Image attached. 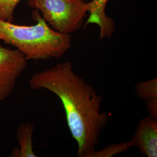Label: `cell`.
<instances>
[{
    "instance_id": "5b68a950",
    "label": "cell",
    "mask_w": 157,
    "mask_h": 157,
    "mask_svg": "<svg viewBox=\"0 0 157 157\" xmlns=\"http://www.w3.org/2000/svg\"><path fill=\"white\" fill-rule=\"evenodd\" d=\"M147 157H157V120L149 117L142 118L130 140Z\"/></svg>"
},
{
    "instance_id": "30bf717a",
    "label": "cell",
    "mask_w": 157,
    "mask_h": 157,
    "mask_svg": "<svg viewBox=\"0 0 157 157\" xmlns=\"http://www.w3.org/2000/svg\"><path fill=\"white\" fill-rule=\"evenodd\" d=\"M21 0H0V19L10 22L13 21V13Z\"/></svg>"
},
{
    "instance_id": "3957f363",
    "label": "cell",
    "mask_w": 157,
    "mask_h": 157,
    "mask_svg": "<svg viewBox=\"0 0 157 157\" xmlns=\"http://www.w3.org/2000/svg\"><path fill=\"white\" fill-rule=\"evenodd\" d=\"M28 6L41 11L51 28L66 34L82 28L88 13L87 2L78 0H29Z\"/></svg>"
},
{
    "instance_id": "ba28073f",
    "label": "cell",
    "mask_w": 157,
    "mask_h": 157,
    "mask_svg": "<svg viewBox=\"0 0 157 157\" xmlns=\"http://www.w3.org/2000/svg\"><path fill=\"white\" fill-rule=\"evenodd\" d=\"M135 91L136 95L143 101L157 99V79L152 78L141 81L136 84Z\"/></svg>"
},
{
    "instance_id": "8992f818",
    "label": "cell",
    "mask_w": 157,
    "mask_h": 157,
    "mask_svg": "<svg viewBox=\"0 0 157 157\" xmlns=\"http://www.w3.org/2000/svg\"><path fill=\"white\" fill-rule=\"evenodd\" d=\"M109 0H92L87 2L89 16L85 25L94 24L100 29L99 39L111 38L115 30V25L111 17L105 12V8Z\"/></svg>"
},
{
    "instance_id": "277c9868",
    "label": "cell",
    "mask_w": 157,
    "mask_h": 157,
    "mask_svg": "<svg viewBox=\"0 0 157 157\" xmlns=\"http://www.w3.org/2000/svg\"><path fill=\"white\" fill-rule=\"evenodd\" d=\"M28 66V60L18 50L0 45V101L11 95L17 80Z\"/></svg>"
},
{
    "instance_id": "8fae6325",
    "label": "cell",
    "mask_w": 157,
    "mask_h": 157,
    "mask_svg": "<svg viewBox=\"0 0 157 157\" xmlns=\"http://www.w3.org/2000/svg\"><path fill=\"white\" fill-rule=\"evenodd\" d=\"M146 108L149 117L157 120V99H152L145 101Z\"/></svg>"
},
{
    "instance_id": "52a82bcc",
    "label": "cell",
    "mask_w": 157,
    "mask_h": 157,
    "mask_svg": "<svg viewBox=\"0 0 157 157\" xmlns=\"http://www.w3.org/2000/svg\"><path fill=\"white\" fill-rule=\"evenodd\" d=\"M34 125L32 123L22 124L17 130V141L19 145V150H14L13 157H36L33 144V134Z\"/></svg>"
},
{
    "instance_id": "6da1fadb",
    "label": "cell",
    "mask_w": 157,
    "mask_h": 157,
    "mask_svg": "<svg viewBox=\"0 0 157 157\" xmlns=\"http://www.w3.org/2000/svg\"><path fill=\"white\" fill-rule=\"evenodd\" d=\"M29 85L32 90H48L59 98L67 127L78 144V156L90 157L109 121L95 88L75 72L69 61L34 73Z\"/></svg>"
},
{
    "instance_id": "7a4b0ae2",
    "label": "cell",
    "mask_w": 157,
    "mask_h": 157,
    "mask_svg": "<svg viewBox=\"0 0 157 157\" xmlns=\"http://www.w3.org/2000/svg\"><path fill=\"white\" fill-rule=\"evenodd\" d=\"M32 17L36 23L32 26L0 19V41L15 47L28 61L62 58L71 48V34L52 29L37 10L33 12Z\"/></svg>"
},
{
    "instance_id": "9c48e42d",
    "label": "cell",
    "mask_w": 157,
    "mask_h": 157,
    "mask_svg": "<svg viewBox=\"0 0 157 157\" xmlns=\"http://www.w3.org/2000/svg\"><path fill=\"white\" fill-rule=\"evenodd\" d=\"M132 147V143L130 141L113 144L107 146L101 150L97 151L96 150L91 154L90 157H112L126 151Z\"/></svg>"
},
{
    "instance_id": "7c38bea8",
    "label": "cell",
    "mask_w": 157,
    "mask_h": 157,
    "mask_svg": "<svg viewBox=\"0 0 157 157\" xmlns=\"http://www.w3.org/2000/svg\"><path fill=\"white\" fill-rule=\"evenodd\" d=\"M78 1H85V2H86L87 0H78Z\"/></svg>"
}]
</instances>
